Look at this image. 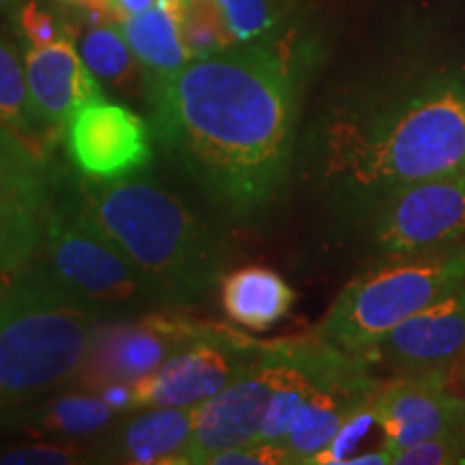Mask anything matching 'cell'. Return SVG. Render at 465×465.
I'll return each instance as SVG.
<instances>
[{"label": "cell", "instance_id": "6da1fadb", "mask_svg": "<svg viewBox=\"0 0 465 465\" xmlns=\"http://www.w3.org/2000/svg\"><path fill=\"white\" fill-rule=\"evenodd\" d=\"M319 56L315 37L295 26L192 58L144 93L155 147L231 223L257 224L287 196Z\"/></svg>", "mask_w": 465, "mask_h": 465}, {"label": "cell", "instance_id": "7a4b0ae2", "mask_svg": "<svg viewBox=\"0 0 465 465\" xmlns=\"http://www.w3.org/2000/svg\"><path fill=\"white\" fill-rule=\"evenodd\" d=\"M295 171L342 229L394 190L465 171V67L347 93L302 127Z\"/></svg>", "mask_w": 465, "mask_h": 465}, {"label": "cell", "instance_id": "3957f363", "mask_svg": "<svg viewBox=\"0 0 465 465\" xmlns=\"http://www.w3.org/2000/svg\"><path fill=\"white\" fill-rule=\"evenodd\" d=\"M86 218L125 254L162 308L201 304L223 282L229 246L216 226L149 174L95 182L74 171Z\"/></svg>", "mask_w": 465, "mask_h": 465}, {"label": "cell", "instance_id": "277c9868", "mask_svg": "<svg viewBox=\"0 0 465 465\" xmlns=\"http://www.w3.org/2000/svg\"><path fill=\"white\" fill-rule=\"evenodd\" d=\"M100 325L37 261L0 291V431L74 386Z\"/></svg>", "mask_w": 465, "mask_h": 465}, {"label": "cell", "instance_id": "5b68a950", "mask_svg": "<svg viewBox=\"0 0 465 465\" xmlns=\"http://www.w3.org/2000/svg\"><path fill=\"white\" fill-rule=\"evenodd\" d=\"M37 263L102 323L166 311L119 248L86 218L74 168L56 164V188Z\"/></svg>", "mask_w": 465, "mask_h": 465}, {"label": "cell", "instance_id": "8992f818", "mask_svg": "<svg viewBox=\"0 0 465 465\" xmlns=\"http://www.w3.org/2000/svg\"><path fill=\"white\" fill-rule=\"evenodd\" d=\"M465 282V243L371 261L351 278L317 325L315 336L341 351L364 356L383 336Z\"/></svg>", "mask_w": 465, "mask_h": 465}, {"label": "cell", "instance_id": "52a82bcc", "mask_svg": "<svg viewBox=\"0 0 465 465\" xmlns=\"http://www.w3.org/2000/svg\"><path fill=\"white\" fill-rule=\"evenodd\" d=\"M342 231L369 263L465 243V171L394 190Z\"/></svg>", "mask_w": 465, "mask_h": 465}, {"label": "cell", "instance_id": "ba28073f", "mask_svg": "<svg viewBox=\"0 0 465 465\" xmlns=\"http://www.w3.org/2000/svg\"><path fill=\"white\" fill-rule=\"evenodd\" d=\"M54 188V162L0 121V291L37 261Z\"/></svg>", "mask_w": 465, "mask_h": 465}, {"label": "cell", "instance_id": "9c48e42d", "mask_svg": "<svg viewBox=\"0 0 465 465\" xmlns=\"http://www.w3.org/2000/svg\"><path fill=\"white\" fill-rule=\"evenodd\" d=\"M265 345L226 325L201 323L160 369L134 383V410L203 405L240 380Z\"/></svg>", "mask_w": 465, "mask_h": 465}, {"label": "cell", "instance_id": "30bf717a", "mask_svg": "<svg viewBox=\"0 0 465 465\" xmlns=\"http://www.w3.org/2000/svg\"><path fill=\"white\" fill-rule=\"evenodd\" d=\"M171 311H155L127 322L102 323L89 358L69 391L100 392L110 383L134 386L160 369L199 330Z\"/></svg>", "mask_w": 465, "mask_h": 465}, {"label": "cell", "instance_id": "8fae6325", "mask_svg": "<svg viewBox=\"0 0 465 465\" xmlns=\"http://www.w3.org/2000/svg\"><path fill=\"white\" fill-rule=\"evenodd\" d=\"M284 342L270 341L261 358L223 392L199 405L185 465L212 463L220 452L259 438L284 364Z\"/></svg>", "mask_w": 465, "mask_h": 465}, {"label": "cell", "instance_id": "7c38bea8", "mask_svg": "<svg viewBox=\"0 0 465 465\" xmlns=\"http://www.w3.org/2000/svg\"><path fill=\"white\" fill-rule=\"evenodd\" d=\"M381 383L369 358L339 349L289 424L281 444L284 463H317L342 424L373 403Z\"/></svg>", "mask_w": 465, "mask_h": 465}, {"label": "cell", "instance_id": "4fadbf2b", "mask_svg": "<svg viewBox=\"0 0 465 465\" xmlns=\"http://www.w3.org/2000/svg\"><path fill=\"white\" fill-rule=\"evenodd\" d=\"M67 155L86 179L116 182L147 173L153 162V132L141 114L124 104H86L67 124Z\"/></svg>", "mask_w": 465, "mask_h": 465}, {"label": "cell", "instance_id": "5bb4252c", "mask_svg": "<svg viewBox=\"0 0 465 465\" xmlns=\"http://www.w3.org/2000/svg\"><path fill=\"white\" fill-rule=\"evenodd\" d=\"M446 375H394L381 383L371 407L391 463L397 452L418 441L465 431V401L449 391Z\"/></svg>", "mask_w": 465, "mask_h": 465}, {"label": "cell", "instance_id": "9a60e30c", "mask_svg": "<svg viewBox=\"0 0 465 465\" xmlns=\"http://www.w3.org/2000/svg\"><path fill=\"white\" fill-rule=\"evenodd\" d=\"M465 353V282L392 328L364 353L394 375L449 373Z\"/></svg>", "mask_w": 465, "mask_h": 465}, {"label": "cell", "instance_id": "2e32d148", "mask_svg": "<svg viewBox=\"0 0 465 465\" xmlns=\"http://www.w3.org/2000/svg\"><path fill=\"white\" fill-rule=\"evenodd\" d=\"M196 407H143L93 438V463L182 465L194 435Z\"/></svg>", "mask_w": 465, "mask_h": 465}, {"label": "cell", "instance_id": "e0dca14e", "mask_svg": "<svg viewBox=\"0 0 465 465\" xmlns=\"http://www.w3.org/2000/svg\"><path fill=\"white\" fill-rule=\"evenodd\" d=\"M22 63L33 113L45 132L67 127L80 108L104 97L100 80L75 48V37H65L45 48L25 45Z\"/></svg>", "mask_w": 465, "mask_h": 465}, {"label": "cell", "instance_id": "ac0fdd59", "mask_svg": "<svg viewBox=\"0 0 465 465\" xmlns=\"http://www.w3.org/2000/svg\"><path fill=\"white\" fill-rule=\"evenodd\" d=\"M220 295L231 322L254 332L274 328L295 304L291 284L263 265H248L226 274L220 282Z\"/></svg>", "mask_w": 465, "mask_h": 465}, {"label": "cell", "instance_id": "d6986e66", "mask_svg": "<svg viewBox=\"0 0 465 465\" xmlns=\"http://www.w3.org/2000/svg\"><path fill=\"white\" fill-rule=\"evenodd\" d=\"M119 414L100 394L61 391L22 411L11 429L54 440H93L106 431Z\"/></svg>", "mask_w": 465, "mask_h": 465}, {"label": "cell", "instance_id": "ffe728a7", "mask_svg": "<svg viewBox=\"0 0 465 465\" xmlns=\"http://www.w3.org/2000/svg\"><path fill=\"white\" fill-rule=\"evenodd\" d=\"M119 26L143 67L144 93L166 83L192 61L179 33L177 20L164 0H158L143 14L125 17L119 22Z\"/></svg>", "mask_w": 465, "mask_h": 465}, {"label": "cell", "instance_id": "44dd1931", "mask_svg": "<svg viewBox=\"0 0 465 465\" xmlns=\"http://www.w3.org/2000/svg\"><path fill=\"white\" fill-rule=\"evenodd\" d=\"M80 56L102 83L113 84L127 97L144 95V74L127 44L119 22H93L80 39Z\"/></svg>", "mask_w": 465, "mask_h": 465}, {"label": "cell", "instance_id": "7402d4cb", "mask_svg": "<svg viewBox=\"0 0 465 465\" xmlns=\"http://www.w3.org/2000/svg\"><path fill=\"white\" fill-rule=\"evenodd\" d=\"M235 45L278 39L295 22V0H218Z\"/></svg>", "mask_w": 465, "mask_h": 465}, {"label": "cell", "instance_id": "603a6c76", "mask_svg": "<svg viewBox=\"0 0 465 465\" xmlns=\"http://www.w3.org/2000/svg\"><path fill=\"white\" fill-rule=\"evenodd\" d=\"M177 20L183 45L192 58L232 48L229 26L218 0H164Z\"/></svg>", "mask_w": 465, "mask_h": 465}, {"label": "cell", "instance_id": "cb8c5ba5", "mask_svg": "<svg viewBox=\"0 0 465 465\" xmlns=\"http://www.w3.org/2000/svg\"><path fill=\"white\" fill-rule=\"evenodd\" d=\"M0 121L35 144L45 134L33 113L25 63L3 35H0Z\"/></svg>", "mask_w": 465, "mask_h": 465}, {"label": "cell", "instance_id": "d4e9b609", "mask_svg": "<svg viewBox=\"0 0 465 465\" xmlns=\"http://www.w3.org/2000/svg\"><path fill=\"white\" fill-rule=\"evenodd\" d=\"M56 9H50L48 5L39 0H25L20 9L11 15L15 22L17 33L25 45L31 48H45L65 37H78L75 25L63 15V9L54 5Z\"/></svg>", "mask_w": 465, "mask_h": 465}, {"label": "cell", "instance_id": "484cf974", "mask_svg": "<svg viewBox=\"0 0 465 465\" xmlns=\"http://www.w3.org/2000/svg\"><path fill=\"white\" fill-rule=\"evenodd\" d=\"M93 463V440H54L14 446L0 452V465H80Z\"/></svg>", "mask_w": 465, "mask_h": 465}, {"label": "cell", "instance_id": "4316f807", "mask_svg": "<svg viewBox=\"0 0 465 465\" xmlns=\"http://www.w3.org/2000/svg\"><path fill=\"white\" fill-rule=\"evenodd\" d=\"M394 465H457L465 463V431L418 441L392 457Z\"/></svg>", "mask_w": 465, "mask_h": 465}, {"label": "cell", "instance_id": "83f0119b", "mask_svg": "<svg viewBox=\"0 0 465 465\" xmlns=\"http://www.w3.org/2000/svg\"><path fill=\"white\" fill-rule=\"evenodd\" d=\"M212 463L216 465H267V463H284L281 452L270 449V446L259 444V441H250V444L235 446L220 452L212 459Z\"/></svg>", "mask_w": 465, "mask_h": 465}, {"label": "cell", "instance_id": "f1b7e54d", "mask_svg": "<svg viewBox=\"0 0 465 465\" xmlns=\"http://www.w3.org/2000/svg\"><path fill=\"white\" fill-rule=\"evenodd\" d=\"M155 3H158V0H113V3H110V9H113L114 20L121 22L130 15L143 14V11L153 7Z\"/></svg>", "mask_w": 465, "mask_h": 465}, {"label": "cell", "instance_id": "f546056e", "mask_svg": "<svg viewBox=\"0 0 465 465\" xmlns=\"http://www.w3.org/2000/svg\"><path fill=\"white\" fill-rule=\"evenodd\" d=\"M22 3H25V0H0V14L11 17L17 9H20Z\"/></svg>", "mask_w": 465, "mask_h": 465}]
</instances>
